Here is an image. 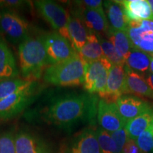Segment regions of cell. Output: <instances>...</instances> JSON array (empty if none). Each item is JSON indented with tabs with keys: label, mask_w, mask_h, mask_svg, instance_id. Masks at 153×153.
<instances>
[{
	"label": "cell",
	"mask_w": 153,
	"mask_h": 153,
	"mask_svg": "<svg viewBox=\"0 0 153 153\" xmlns=\"http://www.w3.org/2000/svg\"><path fill=\"white\" fill-rule=\"evenodd\" d=\"M107 38L113 43L118 54L126 60L133 48L127 30H114L110 28Z\"/></svg>",
	"instance_id": "cell-23"
},
{
	"label": "cell",
	"mask_w": 153,
	"mask_h": 153,
	"mask_svg": "<svg viewBox=\"0 0 153 153\" xmlns=\"http://www.w3.org/2000/svg\"><path fill=\"white\" fill-rule=\"evenodd\" d=\"M148 2H149V4H150V5L151 10H152V15H153V0H149Z\"/></svg>",
	"instance_id": "cell-36"
},
{
	"label": "cell",
	"mask_w": 153,
	"mask_h": 153,
	"mask_svg": "<svg viewBox=\"0 0 153 153\" xmlns=\"http://www.w3.org/2000/svg\"><path fill=\"white\" fill-rule=\"evenodd\" d=\"M35 85L0 101V120H7L16 117L31 104L35 95Z\"/></svg>",
	"instance_id": "cell-7"
},
{
	"label": "cell",
	"mask_w": 153,
	"mask_h": 153,
	"mask_svg": "<svg viewBox=\"0 0 153 153\" xmlns=\"http://www.w3.org/2000/svg\"><path fill=\"white\" fill-rule=\"evenodd\" d=\"M125 65H113L111 66L108 72L106 91L100 95L103 100L116 103L119 97L127 94Z\"/></svg>",
	"instance_id": "cell-10"
},
{
	"label": "cell",
	"mask_w": 153,
	"mask_h": 153,
	"mask_svg": "<svg viewBox=\"0 0 153 153\" xmlns=\"http://www.w3.org/2000/svg\"><path fill=\"white\" fill-rule=\"evenodd\" d=\"M119 114L126 123L147 111L152 105L138 97L124 94L116 102Z\"/></svg>",
	"instance_id": "cell-13"
},
{
	"label": "cell",
	"mask_w": 153,
	"mask_h": 153,
	"mask_svg": "<svg viewBox=\"0 0 153 153\" xmlns=\"http://www.w3.org/2000/svg\"><path fill=\"white\" fill-rule=\"evenodd\" d=\"M99 38V43L102 48L104 57L113 65H125L126 60L118 54L116 48L109 40L106 39L102 36H97Z\"/></svg>",
	"instance_id": "cell-26"
},
{
	"label": "cell",
	"mask_w": 153,
	"mask_h": 153,
	"mask_svg": "<svg viewBox=\"0 0 153 153\" xmlns=\"http://www.w3.org/2000/svg\"><path fill=\"white\" fill-rule=\"evenodd\" d=\"M34 4L38 13L53 29L70 41L68 28L70 14L68 11L59 4L50 0L35 1Z\"/></svg>",
	"instance_id": "cell-5"
},
{
	"label": "cell",
	"mask_w": 153,
	"mask_h": 153,
	"mask_svg": "<svg viewBox=\"0 0 153 153\" xmlns=\"http://www.w3.org/2000/svg\"><path fill=\"white\" fill-rule=\"evenodd\" d=\"M78 54L87 63L94 62L104 57L102 48L97 36L89 33L87 43Z\"/></svg>",
	"instance_id": "cell-24"
},
{
	"label": "cell",
	"mask_w": 153,
	"mask_h": 153,
	"mask_svg": "<svg viewBox=\"0 0 153 153\" xmlns=\"http://www.w3.org/2000/svg\"><path fill=\"white\" fill-rule=\"evenodd\" d=\"M18 56L21 72L25 79L35 81L50 65L43 37H29L19 45Z\"/></svg>",
	"instance_id": "cell-2"
},
{
	"label": "cell",
	"mask_w": 153,
	"mask_h": 153,
	"mask_svg": "<svg viewBox=\"0 0 153 153\" xmlns=\"http://www.w3.org/2000/svg\"><path fill=\"white\" fill-rule=\"evenodd\" d=\"M16 153H51L47 145L38 137L26 131L15 136Z\"/></svg>",
	"instance_id": "cell-16"
},
{
	"label": "cell",
	"mask_w": 153,
	"mask_h": 153,
	"mask_svg": "<svg viewBox=\"0 0 153 153\" xmlns=\"http://www.w3.org/2000/svg\"><path fill=\"white\" fill-rule=\"evenodd\" d=\"M0 35L13 45H19L30 37L29 24L15 11L4 9L0 15Z\"/></svg>",
	"instance_id": "cell-4"
},
{
	"label": "cell",
	"mask_w": 153,
	"mask_h": 153,
	"mask_svg": "<svg viewBox=\"0 0 153 153\" xmlns=\"http://www.w3.org/2000/svg\"><path fill=\"white\" fill-rule=\"evenodd\" d=\"M111 138L114 140L115 146H116V152L115 153H122L124 145H125L127 140L128 139L125 127L122 128L114 133H111Z\"/></svg>",
	"instance_id": "cell-30"
},
{
	"label": "cell",
	"mask_w": 153,
	"mask_h": 153,
	"mask_svg": "<svg viewBox=\"0 0 153 153\" xmlns=\"http://www.w3.org/2000/svg\"><path fill=\"white\" fill-rule=\"evenodd\" d=\"M143 76H144L145 80H146L148 85H150V87L152 88V89L153 90V73L148 72V73L145 74Z\"/></svg>",
	"instance_id": "cell-34"
},
{
	"label": "cell",
	"mask_w": 153,
	"mask_h": 153,
	"mask_svg": "<svg viewBox=\"0 0 153 153\" xmlns=\"http://www.w3.org/2000/svg\"><path fill=\"white\" fill-rule=\"evenodd\" d=\"M122 153H141L135 140L128 138L124 145Z\"/></svg>",
	"instance_id": "cell-33"
},
{
	"label": "cell",
	"mask_w": 153,
	"mask_h": 153,
	"mask_svg": "<svg viewBox=\"0 0 153 153\" xmlns=\"http://www.w3.org/2000/svg\"><path fill=\"white\" fill-rule=\"evenodd\" d=\"M137 146L140 150L141 153H150L152 151L153 146V133L151 126L148 129L140 135L135 140Z\"/></svg>",
	"instance_id": "cell-28"
},
{
	"label": "cell",
	"mask_w": 153,
	"mask_h": 153,
	"mask_svg": "<svg viewBox=\"0 0 153 153\" xmlns=\"http://www.w3.org/2000/svg\"><path fill=\"white\" fill-rule=\"evenodd\" d=\"M19 74L14 54L5 38L0 35V81L16 79Z\"/></svg>",
	"instance_id": "cell-15"
},
{
	"label": "cell",
	"mask_w": 153,
	"mask_h": 153,
	"mask_svg": "<svg viewBox=\"0 0 153 153\" xmlns=\"http://www.w3.org/2000/svg\"><path fill=\"white\" fill-rule=\"evenodd\" d=\"M76 4L82 8H89L94 9H103V1L100 0H84L76 1Z\"/></svg>",
	"instance_id": "cell-32"
},
{
	"label": "cell",
	"mask_w": 153,
	"mask_h": 153,
	"mask_svg": "<svg viewBox=\"0 0 153 153\" xmlns=\"http://www.w3.org/2000/svg\"><path fill=\"white\" fill-rule=\"evenodd\" d=\"M87 62L76 53L62 62L49 66L44 71L43 79L48 83L60 87L84 85Z\"/></svg>",
	"instance_id": "cell-3"
},
{
	"label": "cell",
	"mask_w": 153,
	"mask_h": 153,
	"mask_svg": "<svg viewBox=\"0 0 153 153\" xmlns=\"http://www.w3.org/2000/svg\"><path fill=\"white\" fill-rule=\"evenodd\" d=\"M126 72V89L127 94H133L140 98L153 99V90L145 80V77L125 65Z\"/></svg>",
	"instance_id": "cell-18"
},
{
	"label": "cell",
	"mask_w": 153,
	"mask_h": 153,
	"mask_svg": "<svg viewBox=\"0 0 153 153\" xmlns=\"http://www.w3.org/2000/svg\"><path fill=\"white\" fill-rule=\"evenodd\" d=\"M65 153H101L96 131L84 130L68 147Z\"/></svg>",
	"instance_id": "cell-14"
},
{
	"label": "cell",
	"mask_w": 153,
	"mask_h": 153,
	"mask_svg": "<svg viewBox=\"0 0 153 153\" xmlns=\"http://www.w3.org/2000/svg\"><path fill=\"white\" fill-rule=\"evenodd\" d=\"M153 123V106L126 123L125 128L128 138L136 140Z\"/></svg>",
	"instance_id": "cell-21"
},
{
	"label": "cell",
	"mask_w": 153,
	"mask_h": 153,
	"mask_svg": "<svg viewBox=\"0 0 153 153\" xmlns=\"http://www.w3.org/2000/svg\"><path fill=\"white\" fill-rule=\"evenodd\" d=\"M26 2L25 1L19 0H7V1H0V7L1 9H9L14 11L15 9L22 8Z\"/></svg>",
	"instance_id": "cell-31"
},
{
	"label": "cell",
	"mask_w": 153,
	"mask_h": 153,
	"mask_svg": "<svg viewBox=\"0 0 153 153\" xmlns=\"http://www.w3.org/2000/svg\"><path fill=\"white\" fill-rule=\"evenodd\" d=\"M149 72H151V73H153V56H151V62Z\"/></svg>",
	"instance_id": "cell-35"
},
{
	"label": "cell",
	"mask_w": 153,
	"mask_h": 153,
	"mask_svg": "<svg viewBox=\"0 0 153 153\" xmlns=\"http://www.w3.org/2000/svg\"><path fill=\"white\" fill-rule=\"evenodd\" d=\"M128 22L149 20L153 22V15L148 1L123 0L120 1Z\"/></svg>",
	"instance_id": "cell-17"
},
{
	"label": "cell",
	"mask_w": 153,
	"mask_h": 153,
	"mask_svg": "<svg viewBox=\"0 0 153 153\" xmlns=\"http://www.w3.org/2000/svg\"><path fill=\"white\" fill-rule=\"evenodd\" d=\"M151 129H152V133H153V123H152V125H151Z\"/></svg>",
	"instance_id": "cell-37"
},
{
	"label": "cell",
	"mask_w": 153,
	"mask_h": 153,
	"mask_svg": "<svg viewBox=\"0 0 153 153\" xmlns=\"http://www.w3.org/2000/svg\"><path fill=\"white\" fill-rule=\"evenodd\" d=\"M97 120L101 128L114 133L125 127L126 123L118 111L116 103H109L100 99L98 104Z\"/></svg>",
	"instance_id": "cell-12"
},
{
	"label": "cell",
	"mask_w": 153,
	"mask_h": 153,
	"mask_svg": "<svg viewBox=\"0 0 153 153\" xmlns=\"http://www.w3.org/2000/svg\"><path fill=\"white\" fill-rule=\"evenodd\" d=\"M1 7H0V15H1Z\"/></svg>",
	"instance_id": "cell-38"
},
{
	"label": "cell",
	"mask_w": 153,
	"mask_h": 153,
	"mask_svg": "<svg viewBox=\"0 0 153 153\" xmlns=\"http://www.w3.org/2000/svg\"><path fill=\"white\" fill-rule=\"evenodd\" d=\"M104 5L106 8L110 28L114 30H127L129 22L124 13L123 7L120 1H106Z\"/></svg>",
	"instance_id": "cell-20"
},
{
	"label": "cell",
	"mask_w": 153,
	"mask_h": 153,
	"mask_svg": "<svg viewBox=\"0 0 153 153\" xmlns=\"http://www.w3.org/2000/svg\"><path fill=\"white\" fill-rule=\"evenodd\" d=\"M0 153H16L15 137L11 132L0 136Z\"/></svg>",
	"instance_id": "cell-29"
},
{
	"label": "cell",
	"mask_w": 153,
	"mask_h": 153,
	"mask_svg": "<svg viewBox=\"0 0 153 153\" xmlns=\"http://www.w3.org/2000/svg\"><path fill=\"white\" fill-rule=\"evenodd\" d=\"M35 83V81L19 78L0 81V101L13 94L27 89Z\"/></svg>",
	"instance_id": "cell-25"
},
{
	"label": "cell",
	"mask_w": 153,
	"mask_h": 153,
	"mask_svg": "<svg viewBox=\"0 0 153 153\" xmlns=\"http://www.w3.org/2000/svg\"><path fill=\"white\" fill-rule=\"evenodd\" d=\"M152 153H153V146H152Z\"/></svg>",
	"instance_id": "cell-39"
},
{
	"label": "cell",
	"mask_w": 153,
	"mask_h": 153,
	"mask_svg": "<svg viewBox=\"0 0 153 153\" xmlns=\"http://www.w3.org/2000/svg\"><path fill=\"white\" fill-rule=\"evenodd\" d=\"M96 134L101 153L116 152V146L108 132L101 128L96 131Z\"/></svg>",
	"instance_id": "cell-27"
},
{
	"label": "cell",
	"mask_w": 153,
	"mask_h": 153,
	"mask_svg": "<svg viewBox=\"0 0 153 153\" xmlns=\"http://www.w3.org/2000/svg\"><path fill=\"white\" fill-rule=\"evenodd\" d=\"M112 64L106 57L87 63L84 87L89 94L100 96L106 91L108 72Z\"/></svg>",
	"instance_id": "cell-6"
},
{
	"label": "cell",
	"mask_w": 153,
	"mask_h": 153,
	"mask_svg": "<svg viewBox=\"0 0 153 153\" xmlns=\"http://www.w3.org/2000/svg\"><path fill=\"white\" fill-rule=\"evenodd\" d=\"M43 37L51 65L68 60L77 53L71 42L56 31L48 33Z\"/></svg>",
	"instance_id": "cell-8"
},
{
	"label": "cell",
	"mask_w": 153,
	"mask_h": 153,
	"mask_svg": "<svg viewBox=\"0 0 153 153\" xmlns=\"http://www.w3.org/2000/svg\"><path fill=\"white\" fill-rule=\"evenodd\" d=\"M127 33L133 48L153 56V22H130Z\"/></svg>",
	"instance_id": "cell-9"
},
{
	"label": "cell",
	"mask_w": 153,
	"mask_h": 153,
	"mask_svg": "<svg viewBox=\"0 0 153 153\" xmlns=\"http://www.w3.org/2000/svg\"><path fill=\"white\" fill-rule=\"evenodd\" d=\"M68 28L70 41L76 52L79 53L87 43L89 32L82 19L74 14H70Z\"/></svg>",
	"instance_id": "cell-19"
},
{
	"label": "cell",
	"mask_w": 153,
	"mask_h": 153,
	"mask_svg": "<svg viewBox=\"0 0 153 153\" xmlns=\"http://www.w3.org/2000/svg\"><path fill=\"white\" fill-rule=\"evenodd\" d=\"M151 55L148 53L133 48L126 59V65L137 73L144 76L150 70Z\"/></svg>",
	"instance_id": "cell-22"
},
{
	"label": "cell",
	"mask_w": 153,
	"mask_h": 153,
	"mask_svg": "<svg viewBox=\"0 0 153 153\" xmlns=\"http://www.w3.org/2000/svg\"><path fill=\"white\" fill-rule=\"evenodd\" d=\"M98 104L97 96L88 92L59 96L43 108V118L62 128H70L81 122L94 123Z\"/></svg>",
	"instance_id": "cell-1"
},
{
	"label": "cell",
	"mask_w": 153,
	"mask_h": 153,
	"mask_svg": "<svg viewBox=\"0 0 153 153\" xmlns=\"http://www.w3.org/2000/svg\"><path fill=\"white\" fill-rule=\"evenodd\" d=\"M73 14L82 19L89 33L107 37L110 26L104 9H94L79 7Z\"/></svg>",
	"instance_id": "cell-11"
}]
</instances>
